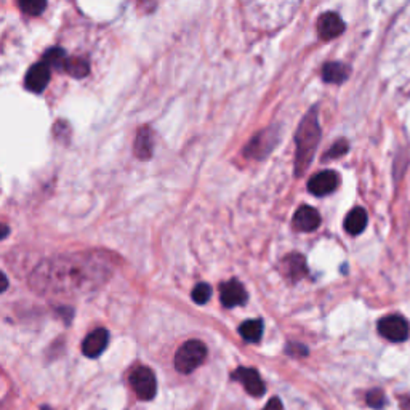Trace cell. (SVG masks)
<instances>
[{
  "label": "cell",
  "instance_id": "obj_1",
  "mask_svg": "<svg viewBox=\"0 0 410 410\" xmlns=\"http://www.w3.org/2000/svg\"><path fill=\"white\" fill-rule=\"evenodd\" d=\"M111 271L102 255H61L44 260L33 271L29 282L35 292L44 295L79 296L105 284Z\"/></svg>",
  "mask_w": 410,
  "mask_h": 410
},
{
  "label": "cell",
  "instance_id": "obj_2",
  "mask_svg": "<svg viewBox=\"0 0 410 410\" xmlns=\"http://www.w3.org/2000/svg\"><path fill=\"white\" fill-rule=\"evenodd\" d=\"M321 140V127L317 122V107L314 106L303 117L298 130L295 133V145H296V156H295V172L296 175L301 177L305 170L310 167L314 157L317 143Z\"/></svg>",
  "mask_w": 410,
  "mask_h": 410
},
{
  "label": "cell",
  "instance_id": "obj_3",
  "mask_svg": "<svg viewBox=\"0 0 410 410\" xmlns=\"http://www.w3.org/2000/svg\"><path fill=\"white\" fill-rule=\"evenodd\" d=\"M207 357V346L199 340H189L178 348L175 355V368L179 373H191Z\"/></svg>",
  "mask_w": 410,
  "mask_h": 410
},
{
  "label": "cell",
  "instance_id": "obj_4",
  "mask_svg": "<svg viewBox=\"0 0 410 410\" xmlns=\"http://www.w3.org/2000/svg\"><path fill=\"white\" fill-rule=\"evenodd\" d=\"M130 384L133 391L136 393V396L141 399V401H151V399L156 396L157 391V382L156 375L151 371L150 367H138L132 372L130 375Z\"/></svg>",
  "mask_w": 410,
  "mask_h": 410
},
{
  "label": "cell",
  "instance_id": "obj_5",
  "mask_svg": "<svg viewBox=\"0 0 410 410\" xmlns=\"http://www.w3.org/2000/svg\"><path fill=\"white\" fill-rule=\"evenodd\" d=\"M279 140V133L276 128H266V130L260 132L258 135L252 138V141L249 143L247 148L244 150L245 157L250 159H263L273 151L276 143Z\"/></svg>",
  "mask_w": 410,
  "mask_h": 410
},
{
  "label": "cell",
  "instance_id": "obj_6",
  "mask_svg": "<svg viewBox=\"0 0 410 410\" xmlns=\"http://www.w3.org/2000/svg\"><path fill=\"white\" fill-rule=\"evenodd\" d=\"M378 332H380V335L383 338H386L389 341L401 343L404 340H407L410 327L409 322L404 319L402 316L391 314L384 316L383 319L378 321Z\"/></svg>",
  "mask_w": 410,
  "mask_h": 410
},
{
  "label": "cell",
  "instance_id": "obj_7",
  "mask_svg": "<svg viewBox=\"0 0 410 410\" xmlns=\"http://www.w3.org/2000/svg\"><path fill=\"white\" fill-rule=\"evenodd\" d=\"M231 378L234 382H239L244 384V388L247 389V393L253 398H260L263 396L266 391V386L263 380H261L260 373L255 371V368H249V367H239L231 373Z\"/></svg>",
  "mask_w": 410,
  "mask_h": 410
},
{
  "label": "cell",
  "instance_id": "obj_8",
  "mask_svg": "<svg viewBox=\"0 0 410 410\" xmlns=\"http://www.w3.org/2000/svg\"><path fill=\"white\" fill-rule=\"evenodd\" d=\"M338 183H340V177H338L337 172L324 170L321 173H316V175L308 181V191L314 194L317 197H322L335 191L338 188Z\"/></svg>",
  "mask_w": 410,
  "mask_h": 410
},
{
  "label": "cell",
  "instance_id": "obj_9",
  "mask_svg": "<svg viewBox=\"0 0 410 410\" xmlns=\"http://www.w3.org/2000/svg\"><path fill=\"white\" fill-rule=\"evenodd\" d=\"M220 298H222L223 306L234 308L244 305L247 301V292H245L239 280L231 279L223 282L222 287H220Z\"/></svg>",
  "mask_w": 410,
  "mask_h": 410
},
{
  "label": "cell",
  "instance_id": "obj_10",
  "mask_svg": "<svg viewBox=\"0 0 410 410\" xmlns=\"http://www.w3.org/2000/svg\"><path fill=\"white\" fill-rule=\"evenodd\" d=\"M50 82V68L44 63H35L34 66H30V69L28 71L24 79V85L26 89L33 93H42L45 90V87L48 85Z\"/></svg>",
  "mask_w": 410,
  "mask_h": 410
},
{
  "label": "cell",
  "instance_id": "obj_11",
  "mask_svg": "<svg viewBox=\"0 0 410 410\" xmlns=\"http://www.w3.org/2000/svg\"><path fill=\"white\" fill-rule=\"evenodd\" d=\"M343 30H345V23H343L340 15L327 12L317 19V34H319L321 39H335L340 34H343Z\"/></svg>",
  "mask_w": 410,
  "mask_h": 410
},
{
  "label": "cell",
  "instance_id": "obj_12",
  "mask_svg": "<svg viewBox=\"0 0 410 410\" xmlns=\"http://www.w3.org/2000/svg\"><path fill=\"white\" fill-rule=\"evenodd\" d=\"M292 224H294V228L296 231H300V233H311V231L319 228L321 215L316 208L310 207V205H303V207H300L295 212Z\"/></svg>",
  "mask_w": 410,
  "mask_h": 410
},
{
  "label": "cell",
  "instance_id": "obj_13",
  "mask_svg": "<svg viewBox=\"0 0 410 410\" xmlns=\"http://www.w3.org/2000/svg\"><path fill=\"white\" fill-rule=\"evenodd\" d=\"M107 341H109V333L106 329H96L85 337L82 343V353L87 357H98L106 350Z\"/></svg>",
  "mask_w": 410,
  "mask_h": 410
},
{
  "label": "cell",
  "instance_id": "obj_14",
  "mask_svg": "<svg viewBox=\"0 0 410 410\" xmlns=\"http://www.w3.org/2000/svg\"><path fill=\"white\" fill-rule=\"evenodd\" d=\"M282 271H284V274L290 280H298V279L303 278V276H306V273H308L306 261L303 258V255H300V253L287 255L284 263H282Z\"/></svg>",
  "mask_w": 410,
  "mask_h": 410
},
{
  "label": "cell",
  "instance_id": "obj_15",
  "mask_svg": "<svg viewBox=\"0 0 410 410\" xmlns=\"http://www.w3.org/2000/svg\"><path fill=\"white\" fill-rule=\"evenodd\" d=\"M152 148H154V143H152V133L148 127H143L138 130V135H136V140H135V156L138 159H141V161H148L152 156Z\"/></svg>",
  "mask_w": 410,
  "mask_h": 410
},
{
  "label": "cell",
  "instance_id": "obj_16",
  "mask_svg": "<svg viewBox=\"0 0 410 410\" xmlns=\"http://www.w3.org/2000/svg\"><path fill=\"white\" fill-rule=\"evenodd\" d=\"M351 74L350 66L343 64V63H327L322 69V79L327 84H341L345 82L348 77Z\"/></svg>",
  "mask_w": 410,
  "mask_h": 410
},
{
  "label": "cell",
  "instance_id": "obj_17",
  "mask_svg": "<svg viewBox=\"0 0 410 410\" xmlns=\"http://www.w3.org/2000/svg\"><path fill=\"white\" fill-rule=\"evenodd\" d=\"M366 226H367V213L364 208L356 207L346 215L345 229H346L348 234H351V235L361 234L362 231L366 229Z\"/></svg>",
  "mask_w": 410,
  "mask_h": 410
},
{
  "label": "cell",
  "instance_id": "obj_18",
  "mask_svg": "<svg viewBox=\"0 0 410 410\" xmlns=\"http://www.w3.org/2000/svg\"><path fill=\"white\" fill-rule=\"evenodd\" d=\"M239 333L245 341H249V343L260 341L261 335H263V322H261L260 319L245 321L244 324H240Z\"/></svg>",
  "mask_w": 410,
  "mask_h": 410
},
{
  "label": "cell",
  "instance_id": "obj_19",
  "mask_svg": "<svg viewBox=\"0 0 410 410\" xmlns=\"http://www.w3.org/2000/svg\"><path fill=\"white\" fill-rule=\"evenodd\" d=\"M68 56H66V51L60 47H53L48 48L44 53V64H47L48 68L53 69H64L66 63H68Z\"/></svg>",
  "mask_w": 410,
  "mask_h": 410
},
{
  "label": "cell",
  "instance_id": "obj_20",
  "mask_svg": "<svg viewBox=\"0 0 410 410\" xmlns=\"http://www.w3.org/2000/svg\"><path fill=\"white\" fill-rule=\"evenodd\" d=\"M64 71L74 79H84L90 73V64L84 58H69L64 66Z\"/></svg>",
  "mask_w": 410,
  "mask_h": 410
},
{
  "label": "cell",
  "instance_id": "obj_21",
  "mask_svg": "<svg viewBox=\"0 0 410 410\" xmlns=\"http://www.w3.org/2000/svg\"><path fill=\"white\" fill-rule=\"evenodd\" d=\"M191 296L197 305H205L210 300V296H212V287L208 284H197L194 287Z\"/></svg>",
  "mask_w": 410,
  "mask_h": 410
},
{
  "label": "cell",
  "instance_id": "obj_22",
  "mask_svg": "<svg viewBox=\"0 0 410 410\" xmlns=\"http://www.w3.org/2000/svg\"><path fill=\"white\" fill-rule=\"evenodd\" d=\"M18 5L24 13L30 15V17H37V15H40L45 8H47V3L45 2H33V0H26V2L21 0Z\"/></svg>",
  "mask_w": 410,
  "mask_h": 410
},
{
  "label": "cell",
  "instance_id": "obj_23",
  "mask_svg": "<svg viewBox=\"0 0 410 410\" xmlns=\"http://www.w3.org/2000/svg\"><path fill=\"white\" fill-rule=\"evenodd\" d=\"M350 150V145H348L346 140H338L335 145H333L329 151L326 152L324 159H337L345 156V154Z\"/></svg>",
  "mask_w": 410,
  "mask_h": 410
},
{
  "label": "cell",
  "instance_id": "obj_24",
  "mask_svg": "<svg viewBox=\"0 0 410 410\" xmlns=\"http://www.w3.org/2000/svg\"><path fill=\"white\" fill-rule=\"evenodd\" d=\"M366 399L368 406L373 409H382L384 406V402H386V398H384V394L380 389H372V391H368Z\"/></svg>",
  "mask_w": 410,
  "mask_h": 410
},
{
  "label": "cell",
  "instance_id": "obj_25",
  "mask_svg": "<svg viewBox=\"0 0 410 410\" xmlns=\"http://www.w3.org/2000/svg\"><path fill=\"white\" fill-rule=\"evenodd\" d=\"M263 410H284V407H282V402L279 401V398H273L269 399V402L266 404V407Z\"/></svg>",
  "mask_w": 410,
  "mask_h": 410
},
{
  "label": "cell",
  "instance_id": "obj_26",
  "mask_svg": "<svg viewBox=\"0 0 410 410\" xmlns=\"http://www.w3.org/2000/svg\"><path fill=\"white\" fill-rule=\"evenodd\" d=\"M8 235V226H5L3 224V233H2V239H5Z\"/></svg>",
  "mask_w": 410,
  "mask_h": 410
},
{
  "label": "cell",
  "instance_id": "obj_27",
  "mask_svg": "<svg viewBox=\"0 0 410 410\" xmlns=\"http://www.w3.org/2000/svg\"><path fill=\"white\" fill-rule=\"evenodd\" d=\"M40 410H51V409H50V407H47V406H44V407L40 409Z\"/></svg>",
  "mask_w": 410,
  "mask_h": 410
}]
</instances>
